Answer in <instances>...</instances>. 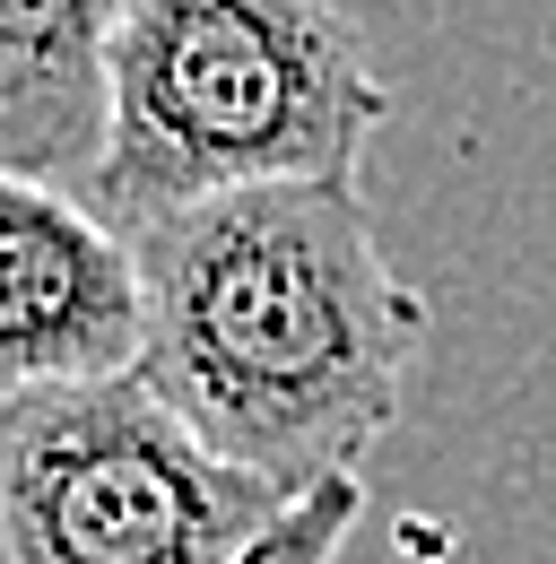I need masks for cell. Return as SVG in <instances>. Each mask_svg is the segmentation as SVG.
Returning a JSON list of instances; mask_svg holds the SVG:
<instances>
[{
    "label": "cell",
    "mask_w": 556,
    "mask_h": 564,
    "mask_svg": "<svg viewBox=\"0 0 556 564\" xmlns=\"http://www.w3.org/2000/svg\"><path fill=\"white\" fill-rule=\"evenodd\" d=\"M148 279V382L209 443L278 487L365 469L400 417L426 348L417 295L356 183H253L157 217Z\"/></svg>",
    "instance_id": "1"
},
{
    "label": "cell",
    "mask_w": 556,
    "mask_h": 564,
    "mask_svg": "<svg viewBox=\"0 0 556 564\" xmlns=\"http://www.w3.org/2000/svg\"><path fill=\"white\" fill-rule=\"evenodd\" d=\"M383 122L392 87L331 0H131L87 200L148 235L253 183H356Z\"/></svg>",
    "instance_id": "2"
},
{
    "label": "cell",
    "mask_w": 556,
    "mask_h": 564,
    "mask_svg": "<svg viewBox=\"0 0 556 564\" xmlns=\"http://www.w3.org/2000/svg\"><path fill=\"white\" fill-rule=\"evenodd\" d=\"M365 478L278 487L148 373L0 400V564H331Z\"/></svg>",
    "instance_id": "3"
},
{
    "label": "cell",
    "mask_w": 556,
    "mask_h": 564,
    "mask_svg": "<svg viewBox=\"0 0 556 564\" xmlns=\"http://www.w3.org/2000/svg\"><path fill=\"white\" fill-rule=\"evenodd\" d=\"M148 365L139 243L70 183L0 174V391L122 382Z\"/></svg>",
    "instance_id": "4"
},
{
    "label": "cell",
    "mask_w": 556,
    "mask_h": 564,
    "mask_svg": "<svg viewBox=\"0 0 556 564\" xmlns=\"http://www.w3.org/2000/svg\"><path fill=\"white\" fill-rule=\"evenodd\" d=\"M122 18L131 0H0V174L87 192Z\"/></svg>",
    "instance_id": "5"
}]
</instances>
